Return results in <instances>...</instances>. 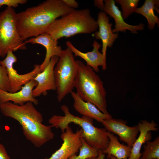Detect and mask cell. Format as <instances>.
<instances>
[{"label": "cell", "mask_w": 159, "mask_h": 159, "mask_svg": "<svg viewBox=\"0 0 159 159\" xmlns=\"http://www.w3.org/2000/svg\"><path fill=\"white\" fill-rule=\"evenodd\" d=\"M108 137L109 141L108 146L102 150L104 154L107 155V158L109 159L111 156H113L117 159H128L131 148L120 143L117 137L112 133L109 132Z\"/></svg>", "instance_id": "d6986e66"}, {"label": "cell", "mask_w": 159, "mask_h": 159, "mask_svg": "<svg viewBox=\"0 0 159 159\" xmlns=\"http://www.w3.org/2000/svg\"><path fill=\"white\" fill-rule=\"evenodd\" d=\"M28 43L41 44L46 49L45 58L42 64L40 65L41 72L47 65L52 57H59L62 51L61 47L58 45V41L56 40L51 35L46 33L36 37H31L24 42L25 44Z\"/></svg>", "instance_id": "2e32d148"}, {"label": "cell", "mask_w": 159, "mask_h": 159, "mask_svg": "<svg viewBox=\"0 0 159 159\" xmlns=\"http://www.w3.org/2000/svg\"><path fill=\"white\" fill-rule=\"evenodd\" d=\"M126 120L121 119H106L101 123L106 130L117 135L119 139L132 148L139 132L137 125L131 127L127 125Z\"/></svg>", "instance_id": "30bf717a"}, {"label": "cell", "mask_w": 159, "mask_h": 159, "mask_svg": "<svg viewBox=\"0 0 159 159\" xmlns=\"http://www.w3.org/2000/svg\"><path fill=\"white\" fill-rule=\"evenodd\" d=\"M140 159H159V137L153 141H147Z\"/></svg>", "instance_id": "44dd1931"}, {"label": "cell", "mask_w": 159, "mask_h": 159, "mask_svg": "<svg viewBox=\"0 0 159 159\" xmlns=\"http://www.w3.org/2000/svg\"><path fill=\"white\" fill-rule=\"evenodd\" d=\"M16 13L14 8L7 6L0 12V57L4 58L8 52L26 49L16 26Z\"/></svg>", "instance_id": "52a82bcc"}, {"label": "cell", "mask_w": 159, "mask_h": 159, "mask_svg": "<svg viewBox=\"0 0 159 159\" xmlns=\"http://www.w3.org/2000/svg\"><path fill=\"white\" fill-rule=\"evenodd\" d=\"M64 2L69 7L74 9L79 7V4L75 0H63Z\"/></svg>", "instance_id": "484cf974"}, {"label": "cell", "mask_w": 159, "mask_h": 159, "mask_svg": "<svg viewBox=\"0 0 159 159\" xmlns=\"http://www.w3.org/2000/svg\"><path fill=\"white\" fill-rule=\"evenodd\" d=\"M0 159H11L4 145L0 143Z\"/></svg>", "instance_id": "4316f807"}, {"label": "cell", "mask_w": 159, "mask_h": 159, "mask_svg": "<svg viewBox=\"0 0 159 159\" xmlns=\"http://www.w3.org/2000/svg\"><path fill=\"white\" fill-rule=\"evenodd\" d=\"M77 70L73 54L67 47L62 50L54 69L58 102L61 101L73 91Z\"/></svg>", "instance_id": "8992f818"}, {"label": "cell", "mask_w": 159, "mask_h": 159, "mask_svg": "<svg viewBox=\"0 0 159 159\" xmlns=\"http://www.w3.org/2000/svg\"><path fill=\"white\" fill-rule=\"evenodd\" d=\"M82 133L81 128L74 132L69 126L61 135L60 137L63 141L61 147L50 157L44 159H68L77 154L82 145L81 136Z\"/></svg>", "instance_id": "9c48e42d"}, {"label": "cell", "mask_w": 159, "mask_h": 159, "mask_svg": "<svg viewBox=\"0 0 159 159\" xmlns=\"http://www.w3.org/2000/svg\"><path fill=\"white\" fill-rule=\"evenodd\" d=\"M76 61L77 70L74 87L76 92L84 101L94 104L102 113L109 114L103 81L92 68L81 61Z\"/></svg>", "instance_id": "3957f363"}, {"label": "cell", "mask_w": 159, "mask_h": 159, "mask_svg": "<svg viewBox=\"0 0 159 159\" xmlns=\"http://www.w3.org/2000/svg\"><path fill=\"white\" fill-rule=\"evenodd\" d=\"M61 109L64 116L54 115L48 120L52 127L59 128L63 132L71 123L79 125L82 130L81 137L90 146L98 149L103 150L107 147L109 139V132L104 128H99L94 126L93 119L82 116L80 117L72 114L68 107L63 105Z\"/></svg>", "instance_id": "5b68a950"}, {"label": "cell", "mask_w": 159, "mask_h": 159, "mask_svg": "<svg viewBox=\"0 0 159 159\" xmlns=\"http://www.w3.org/2000/svg\"><path fill=\"white\" fill-rule=\"evenodd\" d=\"M58 59L57 57H52L44 70L37 74L33 79L37 82V85L32 90V94L34 97L41 95H46L48 90H56L54 69Z\"/></svg>", "instance_id": "8fae6325"}, {"label": "cell", "mask_w": 159, "mask_h": 159, "mask_svg": "<svg viewBox=\"0 0 159 159\" xmlns=\"http://www.w3.org/2000/svg\"><path fill=\"white\" fill-rule=\"evenodd\" d=\"M105 154H104L102 150L100 149H98V156L96 157L91 158L87 159H105ZM110 159H117L116 158L113 156H111Z\"/></svg>", "instance_id": "83f0119b"}, {"label": "cell", "mask_w": 159, "mask_h": 159, "mask_svg": "<svg viewBox=\"0 0 159 159\" xmlns=\"http://www.w3.org/2000/svg\"><path fill=\"white\" fill-rule=\"evenodd\" d=\"M159 0H146L143 4L137 7L134 12L140 14L146 18L148 22V27L150 30H153L156 24L159 25V19L154 12L155 10L159 14Z\"/></svg>", "instance_id": "ffe728a7"}, {"label": "cell", "mask_w": 159, "mask_h": 159, "mask_svg": "<svg viewBox=\"0 0 159 159\" xmlns=\"http://www.w3.org/2000/svg\"><path fill=\"white\" fill-rule=\"evenodd\" d=\"M115 1L120 5L122 11V15L124 20L135 12L140 0H115Z\"/></svg>", "instance_id": "603a6c76"}, {"label": "cell", "mask_w": 159, "mask_h": 159, "mask_svg": "<svg viewBox=\"0 0 159 159\" xmlns=\"http://www.w3.org/2000/svg\"><path fill=\"white\" fill-rule=\"evenodd\" d=\"M70 94L74 100V109L82 116L90 117L101 123L105 120L112 118L109 114L102 113L94 104L83 100L76 92L72 91Z\"/></svg>", "instance_id": "ac0fdd59"}, {"label": "cell", "mask_w": 159, "mask_h": 159, "mask_svg": "<svg viewBox=\"0 0 159 159\" xmlns=\"http://www.w3.org/2000/svg\"><path fill=\"white\" fill-rule=\"evenodd\" d=\"M37 85V82L32 79L23 86L20 90L14 93H10L0 89V103L12 101L15 104L21 105L31 102L37 105L38 101L33 96L32 94V90Z\"/></svg>", "instance_id": "9a60e30c"}, {"label": "cell", "mask_w": 159, "mask_h": 159, "mask_svg": "<svg viewBox=\"0 0 159 159\" xmlns=\"http://www.w3.org/2000/svg\"><path fill=\"white\" fill-rule=\"evenodd\" d=\"M13 52L12 50L9 51L5 58L0 61V64L5 67L7 70L10 93H14L20 90L23 85L33 79L41 72L40 65L36 64L31 71L24 74H18L13 66L17 59Z\"/></svg>", "instance_id": "ba28073f"}, {"label": "cell", "mask_w": 159, "mask_h": 159, "mask_svg": "<svg viewBox=\"0 0 159 159\" xmlns=\"http://www.w3.org/2000/svg\"><path fill=\"white\" fill-rule=\"evenodd\" d=\"M66 45L74 55L83 59L86 62V65L91 67L96 72L99 71V67L102 66L103 70L107 69L106 61L102 53L99 49L101 45L96 41L94 40L92 44L93 49L91 51L83 52L76 48L69 41L66 43Z\"/></svg>", "instance_id": "4fadbf2b"}, {"label": "cell", "mask_w": 159, "mask_h": 159, "mask_svg": "<svg viewBox=\"0 0 159 159\" xmlns=\"http://www.w3.org/2000/svg\"><path fill=\"white\" fill-rule=\"evenodd\" d=\"M0 89L10 92V88L6 68L0 64Z\"/></svg>", "instance_id": "cb8c5ba5"}, {"label": "cell", "mask_w": 159, "mask_h": 159, "mask_svg": "<svg viewBox=\"0 0 159 159\" xmlns=\"http://www.w3.org/2000/svg\"><path fill=\"white\" fill-rule=\"evenodd\" d=\"M104 6L102 10L107 15L114 19L115 28L112 29L114 33L119 32H125L127 30L133 34H137L138 31L143 30L144 25L140 23L137 25H131L126 23L123 18L122 13L116 5L114 0H105Z\"/></svg>", "instance_id": "5bb4252c"}, {"label": "cell", "mask_w": 159, "mask_h": 159, "mask_svg": "<svg viewBox=\"0 0 159 159\" xmlns=\"http://www.w3.org/2000/svg\"><path fill=\"white\" fill-rule=\"evenodd\" d=\"M99 30L95 31L94 36L97 39H100L102 43V53L106 60V52L107 47H111L119 35L118 33L112 32V24L110 23L109 17L104 12H100L97 20Z\"/></svg>", "instance_id": "7c38bea8"}, {"label": "cell", "mask_w": 159, "mask_h": 159, "mask_svg": "<svg viewBox=\"0 0 159 159\" xmlns=\"http://www.w3.org/2000/svg\"><path fill=\"white\" fill-rule=\"evenodd\" d=\"M98 28L97 20L91 15L89 9H74L55 20L45 33L56 40L78 34H89Z\"/></svg>", "instance_id": "277c9868"}, {"label": "cell", "mask_w": 159, "mask_h": 159, "mask_svg": "<svg viewBox=\"0 0 159 159\" xmlns=\"http://www.w3.org/2000/svg\"><path fill=\"white\" fill-rule=\"evenodd\" d=\"M82 145L79 149L78 155H74L68 159H87L97 157L98 155V149L89 145L84 139L81 138Z\"/></svg>", "instance_id": "7402d4cb"}, {"label": "cell", "mask_w": 159, "mask_h": 159, "mask_svg": "<svg viewBox=\"0 0 159 159\" xmlns=\"http://www.w3.org/2000/svg\"><path fill=\"white\" fill-rule=\"evenodd\" d=\"M138 125L140 134L131 148V153L128 159H140L142 154L140 151L142 145L151 139L150 131L158 130L157 124L153 120L150 122L146 120H141L138 122Z\"/></svg>", "instance_id": "e0dca14e"}, {"label": "cell", "mask_w": 159, "mask_h": 159, "mask_svg": "<svg viewBox=\"0 0 159 159\" xmlns=\"http://www.w3.org/2000/svg\"><path fill=\"white\" fill-rule=\"evenodd\" d=\"M104 1L102 0H96L94 1V5L98 9L102 11L104 6Z\"/></svg>", "instance_id": "f1b7e54d"}, {"label": "cell", "mask_w": 159, "mask_h": 159, "mask_svg": "<svg viewBox=\"0 0 159 159\" xmlns=\"http://www.w3.org/2000/svg\"><path fill=\"white\" fill-rule=\"evenodd\" d=\"M27 2V0H0V7L4 5L7 6L15 8L19 4H23Z\"/></svg>", "instance_id": "d4e9b609"}, {"label": "cell", "mask_w": 159, "mask_h": 159, "mask_svg": "<svg viewBox=\"0 0 159 159\" xmlns=\"http://www.w3.org/2000/svg\"><path fill=\"white\" fill-rule=\"evenodd\" d=\"M63 0H47L16 13V25L23 40L45 33L56 19L74 10Z\"/></svg>", "instance_id": "6da1fadb"}, {"label": "cell", "mask_w": 159, "mask_h": 159, "mask_svg": "<svg viewBox=\"0 0 159 159\" xmlns=\"http://www.w3.org/2000/svg\"><path fill=\"white\" fill-rule=\"evenodd\" d=\"M31 102L19 105L11 102L0 103V110L4 116L12 118L21 125L26 138L35 147L40 148L53 139L51 125L42 123L43 116Z\"/></svg>", "instance_id": "7a4b0ae2"}]
</instances>
